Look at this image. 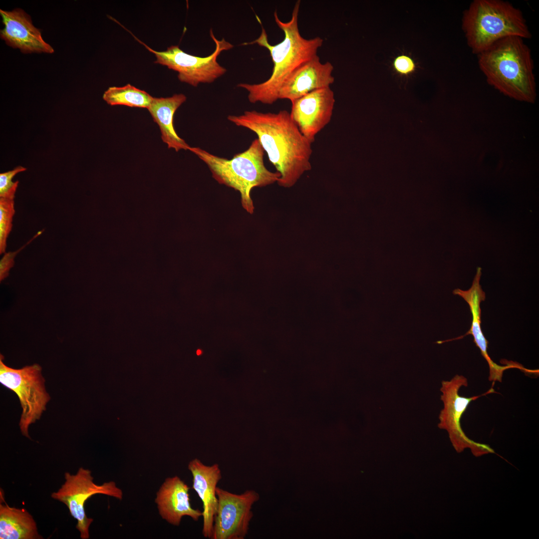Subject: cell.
Wrapping results in <instances>:
<instances>
[{"mask_svg":"<svg viewBox=\"0 0 539 539\" xmlns=\"http://www.w3.org/2000/svg\"><path fill=\"white\" fill-rule=\"evenodd\" d=\"M481 70L489 84L515 100L533 103L536 87L533 61L523 38L502 39L478 54Z\"/></svg>","mask_w":539,"mask_h":539,"instance_id":"cell-3","label":"cell"},{"mask_svg":"<svg viewBox=\"0 0 539 539\" xmlns=\"http://www.w3.org/2000/svg\"><path fill=\"white\" fill-rule=\"evenodd\" d=\"M33 517L24 509L0 504V539H41Z\"/></svg>","mask_w":539,"mask_h":539,"instance_id":"cell-18","label":"cell"},{"mask_svg":"<svg viewBox=\"0 0 539 539\" xmlns=\"http://www.w3.org/2000/svg\"><path fill=\"white\" fill-rule=\"evenodd\" d=\"M189 490L188 485L178 476L166 479L155 500L163 519L173 526H179L185 516L194 521H198L202 517V512L191 506Z\"/></svg>","mask_w":539,"mask_h":539,"instance_id":"cell-16","label":"cell"},{"mask_svg":"<svg viewBox=\"0 0 539 539\" xmlns=\"http://www.w3.org/2000/svg\"><path fill=\"white\" fill-rule=\"evenodd\" d=\"M218 506L214 516L211 539H244L253 518L252 506L259 498L248 490L236 494L218 487Z\"/></svg>","mask_w":539,"mask_h":539,"instance_id":"cell-10","label":"cell"},{"mask_svg":"<svg viewBox=\"0 0 539 539\" xmlns=\"http://www.w3.org/2000/svg\"><path fill=\"white\" fill-rule=\"evenodd\" d=\"M186 99V96L181 93L166 98L153 97L147 108L154 121L159 126L162 140L168 148H173L176 152L189 150L190 147L178 136L173 125L174 114Z\"/></svg>","mask_w":539,"mask_h":539,"instance_id":"cell-17","label":"cell"},{"mask_svg":"<svg viewBox=\"0 0 539 539\" xmlns=\"http://www.w3.org/2000/svg\"><path fill=\"white\" fill-rule=\"evenodd\" d=\"M14 200L0 198V254L5 253L7 237L15 214Z\"/></svg>","mask_w":539,"mask_h":539,"instance_id":"cell-20","label":"cell"},{"mask_svg":"<svg viewBox=\"0 0 539 539\" xmlns=\"http://www.w3.org/2000/svg\"><path fill=\"white\" fill-rule=\"evenodd\" d=\"M201 351L200 350H198L197 351V353L198 355H199V354H201Z\"/></svg>","mask_w":539,"mask_h":539,"instance_id":"cell-24","label":"cell"},{"mask_svg":"<svg viewBox=\"0 0 539 539\" xmlns=\"http://www.w3.org/2000/svg\"><path fill=\"white\" fill-rule=\"evenodd\" d=\"M462 28L469 46L477 55L502 39L531 35L521 11L500 0L473 1L463 14Z\"/></svg>","mask_w":539,"mask_h":539,"instance_id":"cell-5","label":"cell"},{"mask_svg":"<svg viewBox=\"0 0 539 539\" xmlns=\"http://www.w3.org/2000/svg\"><path fill=\"white\" fill-rule=\"evenodd\" d=\"M42 233L41 231L39 232L32 239H31L26 244L20 248L18 250L13 252L6 253L3 256L0 262V280H3L6 278L9 274V271L10 269L13 266L14 262V259L16 255L23 248L28 245L29 242L33 240L37 236L39 235Z\"/></svg>","mask_w":539,"mask_h":539,"instance_id":"cell-23","label":"cell"},{"mask_svg":"<svg viewBox=\"0 0 539 539\" xmlns=\"http://www.w3.org/2000/svg\"><path fill=\"white\" fill-rule=\"evenodd\" d=\"M300 1L296 2L290 19L286 22L281 21L276 11L274 12L275 21L283 32L284 37L279 43L270 44L268 34L261 21L257 16L262 26V32L255 40L245 42L243 45L257 44L265 47L270 52L273 66L270 76L264 82L249 84L241 83L237 87L244 88L248 92L250 102H261L272 104L278 99L280 88L290 74L301 64L317 55L323 39L320 37L306 39L302 37L298 26V16Z\"/></svg>","mask_w":539,"mask_h":539,"instance_id":"cell-2","label":"cell"},{"mask_svg":"<svg viewBox=\"0 0 539 539\" xmlns=\"http://www.w3.org/2000/svg\"><path fill=\"white\" fill-rule=\"evenodd\" d=\"M65 482L57 492L52 493V499L65 504L71 516L76 520V528L80 533V538L88 539L89 529L93 522L88 518L85 510L86 501L96 494H102L122 500L123 492L113 481L105 482L102 485L93 482L91 472L83 467L80 468L75 474L64 473Z\"/></svg>","mask_w":539,"mask_h":539,"instance_id":"cell-8","label":"cell"},{"mask_svg":"<svg viewBox=\"0 0 539 539\" xmlns=\"http://www.w3.org/2000/svg\"><path fill=\"white\" fill-rule=\"evenodd\" d=\"M210 35L216 47L213 52L206 57L187 53L178 45H171L165 51H157L133 36L149 51L154 53L156 57L154 63L177 71L178 78L181 82L197 87L200 83H213L227 72V69L218 62L217 58L222 51L229 50L234 47L224 38L218 40L212 29L210 30Z\"/></svg>","mask_w":539,"mask_h":539,"instance_id":"cell-7","label":"cell"},{"mask_svg":"<svg viewBox=\"0 0 539 539\" xmlns=\"http://www.w3.org/2000/svg\"><path fill=\"white\" fill-rule=\"evenodd\" d=\"M228 120L249 129L258 136L270 162L280 175L279 186L290 188L311 169V143L300 132L290 113L246 111L240 115H229Z\"/></svg>","mask_w":539,"mask_h":539,"instance_id":"cell-1","label":"cell"},{"mask_svg":"<svg viewBox=\"0 0 539 539\" xmlns=\"http://www.w3.org/2000/svg\"><path fill=\"white\" fill-rule=\"evenodd\" d=\"M0 358V382L17 396L22 408L19 426L21 434L30 438L29 426L39 420L50 397L46 392L41 367L37 364L20 369L8 367Z\"/></svg>","mask_w":539,"mask_h":539,"instance_id":"cell-6","label":"cell"},{"mask_svg":"<svg viewBox=\"0 0 539 539\" xmlns=\"http://www.w3.org/2000/svg\"><path fill=\"white\" fill-rule=\"evenodd\" d=\"M4 28L0 30L1 39L13 48L24 53L44 52L52 53L53 48L42 38L40 30L32 23L30 17L22 9L11 11L0 9Z\"/></svg>","mask_w":539,"mask_h":539,"instance_id":"cell-14","label":"cell"},{"mask_svg":"<svg viewBox=\"0 0 539 539\" xmlns=\"http://www.w3.org/2000/svg\"><path fill=\"white\" fill-rule=\"evenodd\" d=\"M26 168L18 166L13 170L0 174V198L14 200L19 181L12 182L17 174L25 171Z\"/></svg>","mask_w":539,"mask_h":539,"instance_id":"cell-21","label":"cell"},{"mask_svg":"<svg viewBox=\"0 0 539 539\" xmlns=\"http://www.w3.org/2000/svg\"><path fill=\"white\" fill-rule=\"evenodd\" d=\"M291 118L301 134L311 143L330 121L335 103L330 87L312 91L291 101Z\"/></svg>","mask_w":539,"mask_h":539,"instance_id":"cell-11","label":"cell"},{"mask_svg":"<svg viewBox=\"0 0 539 539\" xmlns=\"http://www.w3.org/2000/svg\"><path fill=\"white\" fill-rule=\"evenodd\" d=\"M188 469L193 477L192 488L203 504L202 535L204 538L211 539L218 506L216 489L222 478L221 470L218 464L206 465L197 458L189 462Z\"/></svg>","mask_w":539,"mask_h":539,"instance_id":"cell-15","label":"cell"},{"mask_svg":"<svg viewBox=\"0 0 539 539\" xmlns=\"http://www.w3.org/2000/svg\"><path fill=\"white\" fill-rule=\"evenodd\" d=\"M393 69L401 75L408 76L416 70V64L412 58L406 54L396 56L392 62Z\"/></svg>","mask_w":539,"mask_h":539,"instance_id":"cell-22","label":"cell"},{"mask_svg":"<svg viewBox=\"0 0 539 539\" xmlns=\"http://www.w3.org/2000/svg\"><path fill=\"white\" fill-rule=\"evenodd\" d=\"M153 98L145 91L130 84L122 87H110L103 95V100L111 106L125 105L147 109Z\"/></svg>","mask_w":539,"mask_h":539,"instance_id":"cell-19","label":"cell"},{"mask_svg":"<svg viewBox=\"0 0 539 539\" xmlns=\"http://www.w3.org/2000/svg\"><path fill=\"white\" fill-rule=\"evenodd\" d=\"M210 169L212 177L219 184L239 192L242 207L252 214L254 211L251 193L255 187H265L277 182L280 175L265 166V151L258 139H254L248 149L228 159L213 155L199 147H190Z\"/></svg>","mask_w":539,"mask_h":539,"instance_id":"cell-4","label":"cell"},{"mask_svg":"<svg viewBox=\"0 0 539 539\" xmlns=\"http://www.w3.org/2000/svg\"><path fill=\"white\" fill-rule=\"evenodd\" d=\"M468 385L467 379L459 375H455L449 381L442 382L441 400L443 402L444 407L439 414L438 427L447 431L453 446L458 452L469 448L476 456L492 453L493 451L489 446L469 439L463 431L460 422L463 414L471 402L495 391L491 388L481 395L468 398L460 395V389L462 386L467 387Z\"/></svg>","mask_w":539,"mask_h":539,"instance_id":"cell-9","label":"cell"},{"mask_svg":"<svg viewBox=\"0 0 539 539\" xmlns=\"http://www.w3.org/2000/svg\"><path fill=\"white\" fill-rule=\"evenodd\" d=\"M333 70L330 62L322 63L315 55L290 74L280 88L278 99L291 102L315 90L330 87L334 81Z\"/></svg>","mask_w":539,"mask_h":539,"instance_id":"cell-13","label":"cell"},{"mask_svg":"<svg viewBox=\"0 0 539 539\" xmlns=\"http://www.w3.org/2000/svg\"><path fill=\"white\" fill-rule=\"evenodd\" d=\"M481 275V268H478L476 274L473 280L470 288L463 290L459 288L455 289L453 293L461 296L468 303L472 316L471 325L470 329L463 335L446 340L438 341V344L447 341L460 339L465 336L471 334L474 338V342L479 348L482 355L487 361L489 366V380L493 381H502L503 372L508 369L517 368L516 363L512 362L505 366H500L495 363L489 356L488 351V341L485 338L481 328V310L480 303L486 298L485 292L482 290L480 284Z\"/></svg>","mask_w":539,"mask_h":539,"instance_id":"cell-12","label":"cell"}]
</instances>
